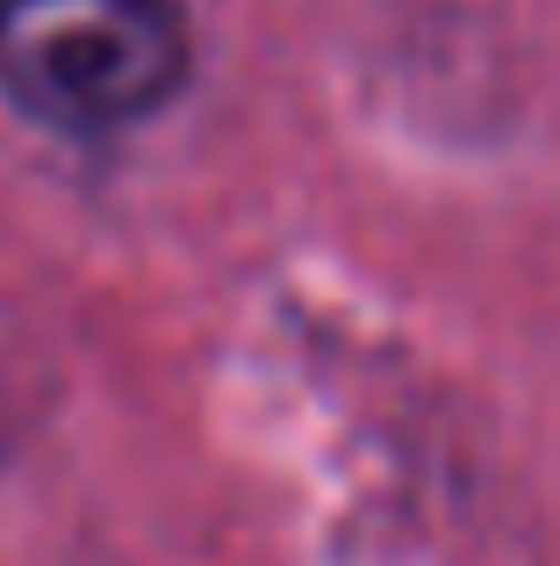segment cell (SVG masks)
I'll return each instance as SVG.
<instances>
[{"label": "cell", "instance_id": "1", "mask_svg": "<svg viewBox=\"0 0 560 566\" xmlns=\"http://www.w3.org/2000/svg\"><path fill=\"white\" fill-rule=\"evenodd\" d=\"M187 80L173 0H0V94L72 137L158 115Z\"/></svg>", "mask_w": 560, "mask_h": 566}]
</instances>
